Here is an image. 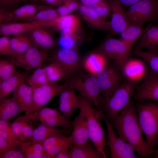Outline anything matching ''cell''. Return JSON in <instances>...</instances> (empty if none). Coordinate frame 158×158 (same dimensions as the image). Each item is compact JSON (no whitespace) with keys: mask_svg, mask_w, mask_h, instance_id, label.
Masks as SVG:
<instances>
[{"mask_svg":"<svg viewBox=\"0 0 158 158\" xmlns=\"http://www.w3.org/2000/svg\"><path fill=\"white\" fill-rule=\"evenodd\" d=\"M113 127L118 137L132 146L139 157L152 156V151L143 138L133 101L130 100L116 116Z\"/></svg>","mask_w":158,"mask_h":158,"instance_id":"cell-1","label":"cell"},{"mask_svg":"<svg viewBox=\"0 0 158 158\" xmlns=\"http://www.w3.org/2000/svg\"><path fill=\"white\" fill-rule=\"evenodd\" d=\"M78 97V108L83 112L86 118L90 140L104 158H107L104 151L107 140L101 123L103 119V112L100 108H94L92 103L80 94H79Z\"/></svg>","mask_w":158,"mask_h":158,"instance_id":"cell-2","label":"cell"},{"mask_svg":"<svg viewBox=\"0 0 158 158\" xmlns=\"http://www.w3.org/2000/svg\"><path fill=\"white\" fill-rule=\"evenodd\" d=\"M135 105L139 122L152 150L158 144V101H138Z\"/></svg>","mask_w":158,"mask_h":158,"instance_id":"cell-3","label":"cell"},{"mask_svg":"<svg viewBox=\"0 0 158 158\" xmlns=\"http://www.w3.org/2000/svg\"><path fill=\"white\" fill-rule=\"evenodd\" d=\"M137 84L124 80L110 96L103 99L100 109L112 127L116 116L130 100Z\"/></svg>","mask_w":158,"mask_h":158,"instance_id":"cell-4","label":"cell"},{"mask_svg":"<svg viewBox=\"0 0 158 158\" xmlns=\"http://www.w3.org/2000/svg\"><path fill=\"white\" fill-rule=\"evenodd\" d=\"M73 76L67 81L79 94L86 98L97 108H100L103 98L100 92L96 75L88 73Z\"/></svg>","mask_w":158,"mask_h":158,"instance_id":"cell-5","label":"cell"},{"mask_svg":"<svg viewBox=\"0 0 158 158\" xmlns=\"http://www.w3.org/2000/svg\"><path fill=\"white\" fill-rule=\"evenodd\" d=\"M133 45L121 39L109 37L101 44L98 51L108 61H114L121 69L123 64L130 58Z\"/></svg>","mask_w":158,"mask_h":158,"instance_id":"cell-6","label":"cell"},{"mask_svg":"<svg viewBox=\"0 0 158 158\" xmlns=\"http://www.w3.org/2000/svg\"><path fill=\"white\" fill-rule=\"evenodd\" d=\"M156 7L157 0H140L129 6L126 12L130 24L142 28L147 22L154 19Z\"/></svg>","mask_w":158,"mask_h":158,"instance_id":"cell-7","label":"cell"},{"mask_svg":"<svg viewBox=\"0 0 158 158\" xmlns=\"http://www.w3.org/2000/svg\"><path fill=\"white\" fill-rule=\"evenodd\" d=\"M103 119L106 124L107 131L106 145L110 150L112 158H139L134 152L132 146L116 136L110 121L105 115Z\"/></svg>","mask_w":158,"mask_h":158,"instance_id":"cell-8","label":"cell"},{"mask_svg":"<svg viewBox=\"0 0 158 158\" xmlns=\"http://www.w3.org/2000/svg\"><path fill=\"white\" fill-rule=\"evenodd\" d=\"M96 76L103 99L110 96L124 80L120 68L115 63L113 66L109 65Z\"/></svg>","mask_w":158,"mask_h":158,"instance_id":"cell-9","label":"cell"},{"mask_svg":"<svg viewBox=\"0 0 158 158\" xmlns=\"http://www.w3.org/2000/svg\"><path fill=\"white\" fill-rule=\"evenodd\" d=\"M68 84L67 81L61 85L49 82L32 87L33 104V114L36 115L41 108L44 107L55 96L59 95Z\"/></svg>","mask_w":158,"mask_h":158,"instance_id":"cell-10","label":"cell"},{"mask_svg":"<svg viewBox=\"0 0 158 158\" xmlns=\"http://www.w3.org/2000/svg\"><path fill=\"white\" fill-rule=\"evenodd\" d=\"M47 50L32 45L22 54L16 55L12 60L17 66L26 70L40 67L42 63L48 59Z\"/></svg>","mask_w":158,"mask_h":158,"instance_id":"cell-11","label":"cell"},{"mask_svg":"<svg viewBox=\"0 0 158 158\" xmlns=\"http://www.w3.org/2000/svg\"><path fill=\"white\" fill-rule=\"evenodd\" d=\"M121 71L124 80L138 83L147 77L150 68L142 60L130 57L123 64Z\"/></svg>","mask_w":158,"mask_h":158,"instance_id":"cell-12","label":"cell"},{"mask_svg":"<svg viewBox=\"0 0 158 158\" xmlns=\"http://www.w3.org/2000/svg\"><path fill=\"white\" fill-rule=\"evenodd\" d=\"M35 118L41 123L51 127H61L67 129H72V121L62 114L59 108L52 109L44 107L37 112Z\"/></svg>","mask_w":158,"mask_h":158,"instance_id":"cell-13","label":"cell"},{"mask_svg":"<svg viewBox=\"0 0 158 158\" xmlns=\"http://www.w3.org/2000/svg\"><path fill=\"white\" fill-rule=\"evenodd\" d=\"M56 63L66 69L71 75L76 73L81 66L82 60L77 51L60 49L55 53L50 60Z\"/></svg>","mask_w":158,"mask_h":158,"instance_id":"cell-14","label":"cell"},{"mask_svg":"<svg viewBox=\"0 0 158 158\" xmlns=\"http://www.w3.org/2000/svg\"><path fill=\"white\" fill-rule=\"evenodd\" d=\"M108 2L112 12L109 31L111 35H120L130 24L122 5L118 0H110Z\"/></svg>","mask_w":158,"mask_h":158,"instance_id":"cell-15","label":"cell"},{"mask_svg":"<svg viewBox=\"0 0 158 158\" xmlns=\"http://www.w3.org/2000/svg\"><path fill=\"white\" fill-rule=\"evenodd\" d=\"M72 131L69 137L70 144L81 146L90 140L86 118L83 112L80 110L78 115L71 122Z\"/></svg>","mask_w":158,"mask_h":158,"instance_id":"cell-16","label":"cell"},{"mask_svg":"<svg viewBox=\"0 0 158 158\" xmlns=\"http://www.w3.org/2000/svg\"><path fill=\"white\" fill-rule=\"evenodd\" d=\"M134 99L138 101H158V76L150 72L142 83L136 89Z\"/></svg>","mask_w":158,"mask_h":158,"instance_id":"cell-17","label":"cell"},{"mask_svg":"<svg viewBox=\"0 0 158 158\" xmlns=\"http://www.w3.org/2000/svg\"><path fill=\"white\" fill-rule=\"evenodd\" d=\"M75 89L68 84L59 95V108L62 114L68 118L73 115L78 108L79 97Z\"/></svg>","mask_w":158,"mask_h":158,"instance_id":"cell-18","label":"cell"},{"mask_svg":"<svg viewBox=\"0 0 158 158\" xmlns=\"http://www.w3.org/2000/svg\"><path fill=\"white\" fill-rule=\"evenodd\" d=\"M37 10V6L32 4L22 6L12 11L0 8V22L1 23H7L25 20L35 14Z\"/></svg>","mask_w":158,"mask_h":158,"instance_id":"cell-19","label":"cell"},{"mask_svg":"<svg viewBox=\"0 0 158 158\" xmlns=\"http://www.w3.org/2000/svg\"><path fill=\"white\" fill-rule=\"evenodd\" d=\"M51 26V25L49 23L36 21L1 23L0 28V34L1 36L16 35L30 31L36 28Z\"/></svg>","mask_w":158,"mask_h":158,"instance_id":"cell-20","label":"cell"},{"mask_svg":"<svg viewBox=\"0 0 158 158\" xmlns=\"http://www.w3.org/2000/svg\"><path fill=\"white\" fill-rule=\"evenodd\" d=\"M13 96L23 112H25V114H33V104L32 87L24 82L13 91Z\"/></svg>","mask_w":158,"mask_h":158,"instance_id":"cell-21","label":"cell"},{"mask_svg":"<svg viewBox=\"0 0 158 158\" xmlns=\"http://www.w3.org/2000/svg\"><path fill=\"white\" fill-rule=\"evenodd\" d=\"M145 48L158 53V24H150L145 30L135 49Z\"/></svg>","mask_w":158,"mask_h":158,"instance_id":"cell-22","label":"cell"},{"mask_svg":"<svg viewBox=\"0 0 158 158\" xmlns=\"http://www.w3.org/2000/svg\"><path fill=\"white\" fill-rule=\"evenodd\" d=\"M108 60L98 51L91 53L82 61L81 66L88 73L96 75L109 65Z\"/></svg>","mask_w":158,"mask_h":158,"instance_id":"cell-23","label":"cell"},{"mask_svg":"<svg viewBox=\"0 0 158 158\" xmlns=\"http://www.w3.org/2000/svg\"><path fill=\"white\" fill-rule=\"evenodd\" d=\"M78 10L83 20L92 27L103 30H110V22L101 18L91 6L80 4Z\"/></svg>","mask_w":158,"mask_h":158,"instance_id":"cell-24","label":"cell"},{"mask_svg":"<svg viewBox=\"0 0 158 158\" xmlns=\"http://www.w3.org/2000/svg\"><path fill=\"white\" fill-rule=\"evenodd\" d=\"M82 41L80 28L76 30L64 29L61 31L58 44L60 49L77 51Z\"/></svg>","mask_w":158,"mask_h":158,"instance_id":"cell-25","label":"cell"},{"mask_svg":"<svg viewBox=\"0 0 158 158\" xmlns=\"http://www.w3.org/2000/svg\"><path fill=\"white\" fill-rule=\"evenodd\" d=\"M30 32L33 45L37 47L47 50L55 46L54 40L50 33L42 27L35 28Z\"/></svg>","mask_w":158,"mask_h":158,"instance_id":"cell-26","label":"cell"},{"mask_svg":"<svg viewBox=\"0 0 158 158\" xmlns=\"http://www.w3.org/2000/svg\"><path fill=\"white\" fill-rule=\"evenodd\" d=\"M30 75L29 71L16 73L9 78L0 82V98L5 97L12 92Z\"/></svg>","mask_w":158,"mask_h":158,"instance_id":"cell-27","label":"cell"},{"mask_svg":"<svg viewBox=\"0 0 158 158\" xmlns=\"http://www.w3.org/2000/svg\"><path fill=\"white\" fill-rule=\"evenodd\" d=\"M91 142L90 140L81 146L70 144V158H104L102 155L93 147Z\"/></svg>","mask_w":158,"mask_h":158,"instance_id":"cell-28","label":"cell"},{"mask_svg":"<svg viewBox=\"0 0 158 158\" xmlns=\"http://www.w3.org/2000/svg\"><path fill=\"white\" fill-rule=\"evenodd\" d=\"M23 112L13 97L0 98V119L7 120Z\"/></svg>","mask_w":158,"mask_h":158,"instance_id":"cell-29","label":"cell"},{"mask_svg":"<svg viewBox=\"0 0 158 158\" xmlns=\"http://www.w3.org/2000/svg\"><path fill=\"white\" fill-rule=\"evenodd\" d=\"M69 139V137L59 134L51 136L40 143L47 152L55 157Z\"/></svg>","mask_w":158,"mask_h":158,"instance_id":"cell-30","label":"cell"},{"mask_svg":"<svg viewBox=\"0 0 158 158\" xmlns=\"http://www.w3.org/2000/svg\"><path fill=\"white\" fill-rule=\"evenodd\" d=\"M70 129L63 128L59 129L41 123L36 128L34 129L32 137L35 140L40 142L47 138L57 134H67L70 132Z\"/></svg>","mask_w":158,"mask_h":158,"instance_id":"cell-31","label":"cell"},{"mask_svg":"<svg viewBox=\"0 0 158 158\" xmlns=\"http://www.w3.org/2000/svg\"><path fill=\"white\" fill-rule=\"evenodd\" d=\"M44 68L50 83H55L71 75L66 69L55 62H51Z\"/></svg>","mask_w":158,"mask_h":158,"instance_id":"cell-32","label":"cell"},{"mask_svg":"<svg viewBox=\"0 0 158 158\" xmlns=\"http://www.w3.org/2000/svg\"><path fill=\"white\" fill-rule=\"evenodd\" d=\"M10 44L14 54L13 57L24 52L33 45L30 37L22 34L11 38Z\"/></svg>","mask_w":158,"mask_h":158,"instance_id":"cell-33","label":"cell"},{"mask_svg":"<svg viewBox=\"0 0 158 158\" xmlns=\"http://www.w3.org/2000/svg\"><path fill=\"white\" fill-rule=\"evenodd\" d=\"M134 54L144 60L149 66L150 71L158 76V53L147 50L134 49Z\"/></svg>","mask_w":158,"mask_h":158,"instance_id":"cell-34","label":"cell"},{"mask_svg":"<svg viewBox=\"0 0 158 158\" xmlns=\"http://www.w3.org/2000/svg\"><path fill=\"white\" fill-rule=\"evenodd\" d=\"M53 26L60 31L64 29H77L80 28V20L75 15L67 14L59 16L55 22Z\"/></svg>","mask_w":158,"mask_h":158,"instance_id":"cell-35","label":"cell"},{"mask_svg":"<svg viewBox=\"0 0 158 158\" xmlns=\"http://www.w3.org/2000/svg\"><path fill=\"white\" fill-rule=\"evenodd\" d=\"M0 137L13 148L20 145L21 142L13 133L7 120L0 119Z\"/></svg>","mask_w":158,"mask_h":158,"instance_id":"cell-36","label":"cell"},{"mask_svg":"<svg viewBox=\"0 0 158 158\" xmlns=\"http://www.w3.org/2000/svg\"><path fill=\"white\" fill-rule=\"evenodd\" d=\"M59 16L56 10L48 8L36 13L25 20L47 22L50 23L53 26L55 22Z\"/></svg>","mask_w":158,"mask_h":158,"instance_id":"cell-37","label":"cell"},{"mask_svg":"<svg viewBox=\"0 0 158 158\" xmlns=\"http://www.w3.org/2000/svg\"><path fill=\"white\" fill-rule=\"evenodd\" d=\"M144 30L138 25L130 24L120 35V39L133 44L136 40L141 36Z\"/></svg>","mask_w":158,"mask_h":158,"instance_id":"cell-38","label":"cell"},{"mask_svg":"<svg viewBox=\"0 0 158 158\" xmlns=\"http://www.w3.org/2000/svg\"><path fill=\"white\" fill-rule=\"evenodd\" d=\"M26 80L27 84L31 87L42 85L49 82L44 67L37 68L34 72L28 77Z\"/></svg>","mask_w":158,"mask_h":158,"instance_id":"cell-39","label":"cell"},{"mask_svg":"<svg viewBox=\"0 0 158 158\" xmlns=\"http://www.w3.org/2000/svg\"><path fill=\"white\" fill-rule=\"evenodd\" d=\"M16 66L12 60H0V82L9 78L16 73Z\"/></svg>","mask_w":158,"mask_h":158,"instance_id":"cell-40","label":"cell"},{"mask_svg":"<svg viewBox=\"0 0 158 158\" xmlns=\"http://www.w3.org/2000/svg\"><path fill=\"white\" fill-rule=\"evenodd\" d=\"M35 140L31 136L21 142L20 146L25 158H42L41 156L35 150Z\"/></svg>","mask_w":158,"mask_h":158,"instance_id":"cell-41","label":"cell"},{"mask_svg":"<svg viewBox=\"0 0 158 158\" xmlns=\"http://www.w3.org/2000/svg\"><path fill=\"white\" fill-rule=\"evenodd\" d=\"M35 117L33 114H25L17 118L12 123H10L11 127L16 136L21 141L22 139V130L25 123L31 118Z\"/></svg>","mask_w":158,"mask_h":158,"instance_id":"cell-42","label":"cell"},{"mask_svg":"<svg viewBox=\"0 0 158 158\" xmlns=\"http://www.w3.org/2000/svg\"><path fill=\"white\" fill-rule=\"evenodd\" d=\"M91 6L101 18L104 20H106L111 11L109 2L106 0H101Z\"/></svg>","mask_w":158,"mask_h":158,"instance_id":"cell-43","label":"cell"},{"mask_svg":"<svg viewBox=\"0 0 158 158\" xmlns=\"http://www.w3.org/2000/svg\"><path fill=\"white\" fill-rule=\"evenodd\" d=\"M10 39L8 36H3L0 38V55H9L14 56V53L11 46Z\"/></svg>","mask_w":158,"mask_h":158,"instance_id":"cell-44","label":"cell"},{"mask_svg":"<svg viewBox=\"0 0 158 158\" xmlns=\"http://www.w3.org/2000/svg\"><path fill=\"white\" fill-rule=\"evenodd\" d=\"M36 120L33 117L24 123L22 130V139L21 142L26 140L32 136L34 129L33 123Z\"/></svg>","mask_w":158,"mask_h":158,"instance_id":"cell-45","label":"cell"},{"mask_svg":"<svg viewBox=\"0 0 158 158\" xmlns=\"http://www.w3.org/2000/svg\"><path fill=\"white\" fill-rule=\"evenodd\" d=\"M17 147L0 153V158H25L21 147L18 149Z\"/></svg>","mask_w":158,"mask_h":158,"instance_id":"cell-46","label":"cell"},{"mask_svg":"<svg viewBox=\"0 0 158 158\" xmlns=\"http://www.w3.org/2000/svg\"><path fill=\"white\" fill-rule=\"evenodd\" d=\"M27 0H0V8L4 10L16 8Z\"/></svg>","mask_w":158,"mask_h":158,"instance_id":"cell-47","label":"cell"},{"mask_svg":"<svg viewBox=\"0 0 158 158\" xmlns=\"http://www.w3.org/2000/svg\"><path fill=\"white\" fill-rule=\"evenodd\" d=\"M80 4L77 0H64L63 4L66 7L68 13L78 10Z\"/></svg>","mask_w":158,"mask_h":158,"instance_id":"cell-48","label":"cell"},{"mask_svg":"<svg viewBox=\"0 0 158 158\" xmlns=\"http://www.w3.org/2000/svg\"><path fill=\"white\" fill-rule=\"evenodd\" d=\"M70 143L69 140L65 143L59 152L56 156L55 158H70Z\"/></svg>","mask_w":158,"mask_h":158,"instance_id":"cell-49","label":"cell"},{"mask_svg":"<svg viewBox=\"0 0 158 158\" xmlns=\"http://www.w3.org/2000/svg\"><path fill=\"white\" fill-rule=\"evenodd\" d=\"M14 148H15L12 147L5 139L0 137V153Z\"/></svg>","mask_w":158,"mask_h":158,"instance_id":"cell-50","label":"cell"},{"mask_svg":"<svg viewBox=\"0 0 158 158\" xmlns=\"http://www.w3.org/2000/svg\"><path fill=\"white\" fill-rule=\"evenodd\" d=\"M56 10L60 16H64L68 14L66 7L64 4L59 6Z\"/></svg>","mask_w":158,"mask_h":158,"instance_id":"cell-51","label":"cell"},{"mask_svg":"<svg viewBox=\"0 0 158 158\" xmlns=\"http://www.w3.org/2000/svg\"><path fill=\"white\" fill-rule=\"evenodd\" d=\"M80 4L86 6H91L101 0H79Z\"/></svg>","mask_w":158,"mask_h":158,"instance_id":"cell-52","label":"cell"},{"mask_svg":"<svg viewBox=\"0 0 158 158\" xmlns=\"http://www.w3.org/2000/svg\"><path fill=\"white\" fill-rule=\"evenodd\" d=\"M123 5L129 6L140 0H118Z\"/></svg>","mask_w":158,"mask_h":158,"instance_id":"cell-53","label":"cell"},{"mask_svg":"<svg viewBox=\"0 0 158 158\" xmlns=\"http://www.w3.org/2000/svg\"><path fill=\"white\" fill-rule=\"evenodd\" d=\"M48 3L54 5H59L61 4L64 0H44Z\"/></svg>","mask_w":158,"mask_h":158,"instance_id":"cell-54","label":"cell"},{"mask_svg":"<svg viewBox=\"0 0 158 158\" xmlns=\"http://www.w3.org/2000/svg\"><path fill=\"white\" fill-rule=\"evenodd\" d=\"M152 155L155 158H158V149H154L152 152Z\"/></svg>","mask_w":158,"mask_h":158,"instance_id":"cell-55","label":"cell"},{"mask_svg":"<svg viewBox=\"0 0 158 158\" xmlns=\"http://www.w3.org/2000/svg\"><path fill=\"white\" fill-rule=\"evenodd\" d=\"M154 20H156L157 23L158 24V0H157L156 12L155 17Z\"/></svg>","mask_w":158,"mask_h":158,"instance_id":"cell-56","label":"cell"},{"mask_svg":"<svg viewBox=\"0 0 158 158\" xmlns=\"http://www.w3.org/2000/svg\"><path fill=\"white\" fill-rule=\"evenodd\" d=\"M30 0L32 1H38V0Z\"/></svg>","mask_w":158,"mask_h":158,"instance_id":"cell-57","label":"cell"},{"mask_svg":"<svg viewBox=\"0 0 158 158\" xmlns=\"http://www.w3.org/2000/svg\"></svg>","mask_w":158,"mask_h":158,"instance_id":"cell-58","label":"cell"}]
</instances>
